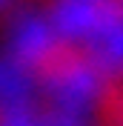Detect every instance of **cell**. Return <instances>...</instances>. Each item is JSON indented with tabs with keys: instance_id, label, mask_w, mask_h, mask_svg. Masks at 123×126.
<instances>
[{
	"instance_id": "6da1fadb",
	"label": "cell",
	"mask_w": 123,
	"mask_h": 126,
	"mask_svg": "<svg viewBox=\"0 0 123 126\" xmlns=\"http://www.w3.org/2000/svg\"><path fill=\"white\" fill-rule=\"evenodd\" d=\"M75 43L106 80L123 83V0H109L100 17Z\"/></svg>"
},
{
	"instance_id": "7a4b0ae2",
	"label": "cell",
	"mask_w": 123,
	"mask_h": 126,
	"mask_svg": "<svg viewBox=\"0 0 123 126\" xmlns=\"http://www.w3.org/2000/svg\"><path fill=\"white\" fill-rule=\"evenodd\" d=\"M37 80L15 57H0V109L31 106Z\"/></svg>"
},
{
	"instance_id": "3957f363",
	"label": "cell",
	"mask_w": 123,
	"mask_h": 126,
	"mask_svg": "<svg viewBox=\"0 0 123 126\" xmlns=\"http://www.w3.org/2000/svg\"><path fill=\"white\" fill-rule=\"evenodd\" d=\"M0 126H40V118L34 112V106L0 109Z\"/></svg>"
},
{
	"instance_id": "277c9868",
	"label": "cell",
	"mask_w": 123,
	"mask_h": 126,
	"mask_svg": "<svg viewBox=\"0 0 123 126\" xmlns=\"http://www.w3.org/2000/svg\"><path fill=\"white\" fill-rule=\"evenodd\" d=\"M17 3H20V0H0V20L12 15V12L17 9Z\"/></svg>"
}]
</instances>
